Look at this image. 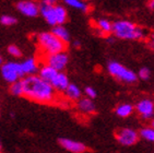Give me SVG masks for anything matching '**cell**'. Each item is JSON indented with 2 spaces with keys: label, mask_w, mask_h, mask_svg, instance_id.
Instances as JSON below:
<instances>
[{
  "label": "cell",
  "mask_w": 154,
  "mask_h": 153,
  "mask_svg": "<svg viewBox=\"0 0 154 153\" xmlns=\"http://www.w3.org/2000/svg\"><path fill=\"white\" fill-rule=\"evenodd\" d=\"M96 27L101 31L102 34H109L113 32V23L107 19H98L96 21Z\"/></svg>",
  "instance_id": "ac0fdd59"
},
{
  "label": "cell",
  "mask_w": 154,
  "mask_h": 153,
  "mask_svg": "<svg viewBox=\"0 0 154 153\" xmlns=\"http://www.w3.org/2000/svg\"><path fill=\"white\" fill-rule=\"evenodd\" d=\"M117 137V140L120 144L122 145H132L137 142L138 140V133L134 131V129H130V128H122L117 133L116 135Z\"/></svg>",
  "instance_id": "ba28073f"
},
{
  "label": "cell",
  "mask_w": 154,
  "mask_h": 153,
  "mask_svg": "<svg viewBox=\"0 0 154 153\" xmlns=\"http://www.w3.org/2000/svg\"><path fill=\"white\" fill-rule=\"evenodd\" d=\"M37 43L42 50L47 55L66 50V43L51 32H42L37 35Z\"/></svg>",
  "instance_id": "3957f363"
},
{
  "label": "cell",
  "mask_w": 154,
  "mask_h": 153,
  "mask_svg": "<svg viewBox=\"0 0 154 153\" xmlns=\"http://www.w3.org/2000/svg\"><path fill=\"white\" fill-rule=\"evenodd\" d=\"M140 136L142 137L143 139L148 140V141L154 142V128H143L141 131H140Z\"/></svg>",
  "instance_id": "603a6c76"
},
{
  "label": "cell",
  "mask_w": 154,
  "mask_h": 153,
  "mask_svg": "<svg viewBox=\"0 0 154 153\" xmlns=\"http://www.w3.org/2000/svg\"><path fill=\"white\" fill-rule=\"evenodd\" d=\"M150 45H151V47L154 48V33H152L151 35H150Z\"/></svg>",
  "instance_id": "f1b7e54d"
},
{
  "label": "cell",
  "mask_w": 154,
  "mask_h": 153,
  "mask_svg": "<svg viewBox=\"0 0 154 153\" xmlns=\"http://www.w3.org/2000/svg\"><path fill=\"white\" fill-rule=\"evenodd\" d=\"M152 127H153V128H154V120L152 121Z\"/></svg>",
  "instance_id": "836d02e7"
},
{
  "label": "cell",
  "mask_w": 154,
  "mask_h": 153,
  "mask_svg": "<svg viewBox=\"0 0 154 153\" xmlns=\"http://www.w3.org/2000/svg\"><path fill=\"white\" fill-rule=\"evenodd\" d=\"M1 64H2V58L0 57V65H1Z\"/></svg>",
  "instance_id": "1f68e13d"
},
{
  "label": "cell",
  "mask_w": 154,
  "mask_h": 153,
  "mask_svg": "<svg viewBox=\"0 0 154 153\" xmlns=\"http://www.w3.org/2000/svg\"><path fill=\"white\" fill-rule=\"evenodd\" d=\"M10 92H11V94L15 95V96L24 95V88H23V82H22V80H18V81L11 83Z\"/></svg>",
  "instance_id": "44dd1931"
},
{
  "label": "cell",
  "mask_w": 154,
  "mask_h": 153,
  "mask_svg": "<svg viewBox=\"0 0 154 153\" xmlns=\"http://www.w3.org/2000/svg\"><path fill=\"white\" fill-rule=\"evenodd\" d=\"M24 95L39 103H51L55 98V89L51 83L43 80L39 76L30 74L22 79Z\"/></svg>",
  "instance_id": "6da1fadb"
},
{
  "label": "cell",
  "mask_w": 154,
  "mask_h": 153,
  "mask_svg": "<svg viewBox=\"0 0 154 153\" xmlns=\"http://www.w3.org/2000/svg\"><path fill=\"white\" fill-rule=\"evenodd\" d=\"M149 8L154 9V0H150V1H149Z\"/></svg>",
  "instance_id": "4dcf8cb0"
},
{
  "label": "cell",
  "mask_w": 154,
  "mask_h": 153,
  "mask_svg": "<svg viewBox=\"0 0 154 153\" xmlns=\"http://www.w3.org/2000/svg\"><path fill=\"white\" fill-rule=\"evenodd\" d=\"M113 33L117 38L122 39H134L139 41L144 38L145 33L143 29L137 27L130 21L118 20L113 23Z\"/></svg>",
  "instance_id": "7a4b0ae2"
},
{
  "label": "cell",
  "mask_w": 154,
  "mask_h": 153,
  "mask_svg": "<svg viewBox=\"0 0 154 153\" xmlns=\"http://www.w3.org/2000/svg\"><path fill=\"white\" fill-rule=\"evenodd\" d=\"M136 108L137 112L145 119L151 118L154 114V103L151 100H148V98L140 101L139 103L137 104Z\"/></svg>",
  "instance_id": "9c48e42d"
},
{
  "label": "cell",
  "mask_w": 154,
  "mask_h": 153,
  "mask_svg": "<svg viewBox=\"0 0 154 153\" xmlns=\"http://www.w3.org/2000/svg\"><path fill=\"white\" fill-rule=\"evenodd\" d=\"M1 148H2V145H1V141H0V151H1Z\"/></svg>",
  "instance_id": "d6a6232c"
},
{
  "label": "cell",
  "mask_w": 154,
  "mask_h": 153,
  "mask_svg": "<svg viewBox=\"0 0 154 153\" xmlns=\"http://www.w3.org/2000/svg\"><path fill=\"white\" fill-rule=\"evenodd\" d=\"M80 45H81V43L79 41H74L73 42V46L75 48H79V47H80Z\"/></svg>",
  "instance_id": "f546056e"
},
{
  "label": "cell",
  "mask_w": 154,
  "mask_h": 153,
  "mask_svg": "<svg viewBox=\"0 0 154 153\" xmlns=\"http://www.w3.org/2000/svg\"><path fill=\"white\" fill-rule=\"evenodd\" d=\"M59 143L63 149L70 151L72 153H83L85 152L86 147L81 142L74 141L71 139H67V138H62L59 140Z\"/></svg>",
  "instance_id": "8fae6325"
},
{
  "label": "cell",
  "mask_w": 154,
  "mask_h": 153,
  "mask_svg": "<svg viewBox=\"0 0 154 153\" xmlns=\"http://www.w3.org/2000/svg\"><path fill=\"white\" fill-rule=\"evenodd\" d=\"M8 53H9L11 56L17 57V58L22 56V52H21L20 48H19L17 45H10L9 47H8Z\"/></svg>",
  "instance_id": "d4e9b609"
},
{
  "label": "cell",
  "mask_w": 154,
  "mask_h": 153,
  "mask_svg": "<svg viewBox=\"0 0 154 153\" xmlns=\"http://www.w3.org/2000/svg\"><path fill=\"white\" fill-rule=\"evenodd\" d=\"M1 76L8 83H13L23 78L25 74L23 72L22 66L19 62L10 61L1 66Z\"/></svg>",
  "instance_id": "5b68a950"
},
{
  "label": "cell",
  "mask_w": 154,
  "mask_h": 153,
  "mask_svg": "<svg viewBox=\"0 0 154 153\" xmlns=\"http://www.w3.org/2000/svg\"><path fill=\"white\" fill-rule=\"evenodd\" d=\"M153 49H154V48H153Z\"/></svg>",
  "instance_id": "e575fe53"
},
{
  "label": "cell",
  "mask_w": 154,
  "mask_h": 153,
  "mask_svg": "<svg viewBox=\"0 0 154 153\" xmlns=\"http://www.w3.org/2000/svg\"><path fill=\"white\" fill-rule=\"evenodd\" d=\"M69 62V57L66 52H59V53H55L47 55L46 57V64L56 69L57 71L65 70Z\"/></svg>",
  "instance_id": "8992f818"
},
{
  "label": "cell",
  "mask_w": 154,
  "mask_h": 153,
  "mask_svg": "<svg viewBox=\"0 0 154 153\" xmlns=\"http://www.w3.org/2000/svg\"><path fill=\"white\" fill-rule=\"evenodd\" d=\"M107 70L114 78L126 83H134L138 80V76L134 71L126 68L117 61H110L107 66Z\"/></svg>",
  "instance_id": "277c9868"
},
{
  "label": "cell",
  "mask_w": 154,
  "mask_h": 153,
  "mask_svg": "<svg viewBox=\"0 0 154 153\" xmlns=\"http://www.w3.org/2000/svg\"><path fill=\"white\" fill-rule=\"evenodd\" d=\"M39 13L44 17V19L49 25H51V27L57 25L56 14H55V6H49V5L41 2L39 3Z\"/></svg>",
  "instance_id": "30bf717a"
},
{
  "label": "cell",
  "mask_w": 154,
  "mask_h": 153,
  "mask_svg": "<svg viewBox=\"0 0 154 153\" xmlns=\"http://www.w3.org/2000/svg\"><path fill=\"white\" fill-rule=\"evenodd\" d=\"M78 108L80 109L82 113H85V114H91V113L95 112V105L90 97L80 98L78 102Z\"/></svg>",
  "instance_id": "2e32d148"
},
{
  "label": "cell",
  "mask_w": 154,
  "mask_h": 153,
  "mask_svg": "<svg viewBox=\"0 0 154 153\" xmlns=\"http://www.w3.org/2000/svg\"><path fill=\"white\" fill-rule=\"evenodd\" d=\"M134 112V107L130 104H122L116 108V114L119 117H128Z\"/></svg>",
  "instance_id": "ffe728a7"
},
{
  "label": "cell",
  "mask_w": 154,
  "mask_h": 153,
  "mask_svg": "<svg viewBox=\"0 0 154 153\" xmlns=\"http://www.w3.org/2000/svg\"><path fill=\"white\" fill-rule=\"evenodd\" d=\"M58 73V71L56 69H54L53 67H51L49 65H44L43 67L39 69V73L38 76H41L42 79L47 81V82L51 83V81L54 80V78L56 76V74Z\"/></svg>",
  "instance_id": "5bb4252c"
},
{
  "label": "cell",
  "mask_w": 154,
  "mask_h": 153,
  "mask_svg": "<svg viewBox=\"0 0 154 153\" xmlns=\"http://www.w3.org/2000/svg\"><path fill=\"white\" fill-rule=\"evenodd\" d=\"M151 76V72L148 68H141L139 70V78L142 80H148Z\"/></svg>",
  "instance_id": "484cf974"
},
{
  "label": "cell",
  "mask_w": 154,
  "mask_h": 153,
  "mask_svg": "<svg viewBox=\"0 0 154 153\" xmlns=\"http://www.w3.org/2000/svg\"><path fill=\"white\" fill-rule=\"evenodd\" d=\"M51 33H54L58 38H60L62 42H65L66 44L70 42L71 37H70V33L68 32V30L66 29L62 24H57L51 29Z\"/></svg>",
  "instance_id": "9a60e30c"
},
{
  "label": "cell",
  "mask_w": 154,
  "mask_h": 153,
  "mask_svg": "<svg viewBox=\"0 0 154 153\" xmlns=\"http://www.w3.org/2000/svg\"><path fill=\"white\" fill-rule=\"evenodd\" d=\"M51 86L57 91L63 92L67 89V86H69V79L68 76H67V74L63 73L62 71H58V73L56 74V76L51 81Z\"/></svg>",
  "instance_id": "7c38bea8"
},
{
  "label": "cell",
  "mask_w": 154,
  "mask_h": 153,
  "mask_svg": "<svg viewBox=\"0 0 154 153\" xmlns=\"http://www.w3.org/2000/svg\"><path fill=\"white\" fill-rule=\"evenodd\" d=\"M84 92H85V94L88 97H90V98H95L96 97V91H95L94 89L91 88V86H88V88H85V90H84Z\"/></svg>",
  "instance_id": "4316f807"
},
{
  "label": "cell",
  "mask_w": 154,
  "mask_h": 153,
  "mask_svg": "<svg viewBox=\"0 0 154 153\" xmlns=\"http://www.w3.org/2000/svg\"><path fill=\"white\" fill-rule=\"evenodd\" d=\"M18 22V20L14 18V17H12V15H2V17H0V23L5 25V27H11V25H14L15 23Z\"/></svg>",
  "instance_id": "cb8c5ba5"
},
{
  "label": "cell",
  "mask_w": 154,
  "mask_h": 153,
  "mask_svg": "<svg viewBox=\"0 0 154 153\" xmlns=\"http://www.w3.org/2000/svg\"><path fill=\"white\" fill-rule=\"evenodd\" d=\"M41 2L46 3V5H49V6H55L57 2V0H42Z\"/></svg>",
  "instance_id": "83f0119b"
},
{
  "label": "cell",
  "mask_w": 154,
  "mask_h": 153,
  "mask_svg": "<svg viewBox=\"0 0 154 153\" xmlns=\"http://www.w3.org/2000/svg\"><path fill=\"white\" fill-rule=\"evenodd\" d=\"M65 95L68 97L69 100L72 101H78L81 98V90L79 86L73 84V83H69V86H67L65 91Z\"/></svg>",
  "instance_id": "e0dca14e"
},
{
  "label": "cell",
  "mask_w": 154,
  "mask_h": 153,
  "mask_svg": "<svg viewBox=\"0 0 154 153\" xmlns=\"http://www.w3.org/2000/svg\"><path fill=\"white\" fill-rule=\"evenodd\" d=\"M55 14H56L57 24L63 25L67 22L68 13H67V10L65 9V7L60 6V5H55Z\"/></svg>",
  "instance_id": "d6986e66"
},
{
  "label": "cell",
  "mask_w": 154,
  "mask_h": 153,
  "mask_svg": "<svg viewBox=\"0 0 154 153\" xmlns=\"http://www.w3.org/2000/svg\"><path fill=\"white\" fill-rule=\"evenodd\" d=\"M65 2L69 7L74 8V9H79L83 12H88V10H89L88 5L85 2H83L82 0H65Z\"/></svg>",
  "instance_id": "7402d4cb"
},
{
  "label": "cell",
  "mask_w": 154,
  "mask_h": 153,
  "mask_svg": "<svg viewBox=\"0 0 154 153\" xmlns=\"http://www.w3.org/2000/svg\"><path fill=\"white\" fill-rule=\"evenodd\" d=\"M17 9L21 14L29 17V18H35L39 14V6L32 0H21L17 3Z\"/></svg>",
  "instance_id": "52a82bcc"
},
{
  "label": "cell",
  "mask_w": 154,
  "mask_h": 153,
  "mask_svg": "<svg viewBox=\"0 0 154 153\" xmlns=\"http://www.w3.org/2000/svg\"><path fill=\"white\" fill-rule=\"evenodd\" d=\"M22 69L25 76H30V74H35L38 70V66L36 62L35 58H27L23 62H21Z\"/></svg>",
  "instance_id": "4fadbf2b"
}]
</instances>
